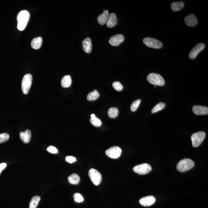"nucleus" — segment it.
Listing matches in <instances>:
<instances>
[{"mask_svg": "<svg viewBox=\"0 0 208 208\" xmlns=\"http://www.w3.org/2000/svg\"><path fill=\"white\" fill-rule=\"evenodd\" d=\"M165 106V104L164 103V102H159V103L156 104V105L153 108L151 112H152V113H156V112H159V111L162 110V109H164Z\"/></svg>", "mask_w": 208, "mask_h": 208, "instance_id": "obj_26", "label": "nucleus"}, {"mask_svg": "<svg viewBox=\"0 0 208 208\" xmlns=\"http://www.w3.org/2000/svg\"><path fill=\"white\" fill-rule=\"evenodd\" d=\"M74 199L75 202H77V203H81L84 201V198H83L81 194L76 193L74 194Z\"/></svg>", "mask_w": 208, "mask_h": 208, "instance_id": "obj_30", "label": "nucleus"}, {"mask_svg": "<svg viewBox=\"0 0 208 208\" xmlns=\"http://www.w3.org/2000/svg\"><path fill=\"white\" fill-rule=\"evenodd\" d=\"M82 46L84 52L87 53H90L92 49V42L91 39L89 37L85 38L82 42Z\"/></svg>", "mask_w": 208, "mask_h": 208, "instance_id": "obj_15", "label": "nucleus"}, {"mask_svg": "<svg viewBox=\"0 0 208 208\" xmlns=\"http://www.w3.org/2000/svg\"><path fill=\"white\" fill-rule=\"evenodd\" d=\"M91 118H93L95 117L96 116L95 115L92 114L91 115Z\"/></svg>", "mask_w": 208, "mask_h": 208, "instance_id": "obj_35", "label": "nucleus"}, {"mask_svg": "<svg viewBox=\"0 0 208 208\" xmlns=\"http://www.w3.org/2000/svg\"><path fill=\"white\" fill-rule=\"evenodd\" d=\"M99 96V93L96 90H94L93 91L91 92L87 95V98L88 101H91L95 100L98 99Z\"/></svg>", "mask_w": 208, "mask_h": 208, "instance_id": "obj_24", "label": "nucleus"}, {"mask_svg": "<svg viewBox=\"0 0 208 208\" xmlns=\"http://www.w3.org/2000/svg\"><path fill=\"white\" fill-rule=\"evenodd\" d=\"M80 177L76 173H73L68 177L69 182L73 185H77L80 182Z\"/></svg>", "mask_w": 208, "mask_h": 208, "instance_id": "obj_21", "label": "nucleus"}, {"mask_svg": "<svg viewBox=\"0 0 208 208\" xmlns=\"http://www.w3.org/2000/svg\"><path fill=\"white\" fill-rule=\"evenodd\" d=\"M109 15V12L108 10H105L103 13L99 15L98 17V22L101 25L106 24L107 20Z\"/></svg>", "mask_w": 208, "mask_h": 208, "instance_id": "obj_18", "label": "nucleus"}, {"mask_svg": "<svg viewBox=\"0 0 208 208\" xmlns=\"http://www.w3.org/2000/svg\"><path fill=\"white\" fill-rule=\"evenodd\" d=\"M205 48V45L203 43H199L197 44L191 51H190L189 56L190 59H194L197 57V55Z\"/></svg>", "mask_w": 208, "mask_h": 208, "instance_id": "obj_10", "label": "nucleus"}, {"mask_svg": "<svg viewBox=\"0 0 208 208\" xmlns=\"http://www.w3.org/2000/svg\"><path fill=\"white\" fill-rule=\"evenodd\" d=\"M66 161L68 163H72L76 162V159L75 157L73 156H67L66 157Z\"/></svg>", "mask_w": 208, "mask_h": 208, "instance_id": "obj_33", "label": "nucleus"}, {"mask_svg": "<svg viewBox=\"0 0 208 208\" xmlns=\"http://www.w3.org/2000/svg\"><path fill=\"white\" fill-rule=\"evenodd\" d=\"M206 135V133L202 131L193 134L191 136L193 147H199L204 140Z\"/></svg>", "mask_w": 208, "mask_h": 208, "instance_id": "obj_5", "label": "nucleus"}, {"mask_svg": "<svg viewBox=\"0 0 208 208\" xmlns=\"http://www.w3.org/2000/svg\"><path fill=\"white\" fill-rule=\"evenodd\" d=\"M117 24V19L115 14V13L109 14L106 23L107 26L109 28L113 27H115Z\"/></svg>", "mask_w": 208, "mask_h": 208, "instance_id": "obj_17", "label": "nucleus"}, {"mask_svg": "<svg viewBox=\"0 0 208 208\" xmlns=\"http://www.w3.org/2000/svg\"><path fill=\"white\" fill-rule=\"evenodd\" d=\"M124 39L123 35L118 34L115 35L111 37L109 40V44L114 46H117L123 43Z\"/></svg>", "mask_w": 208, "mask_h": 208, "instance_id": "obj_11", "label": "nucleus"}, {"mask_svg": "<svg viewBox=\"0 0 208 208\" xmlns=\"http://www.w3.org/2000/svg\"><path fill=\"white\" fill-rule=\"evenodd\" d=\"M19 136H20V140L24 143H29L31 139V131L30 130H27L25 131L21 132L19 134Z\"/></svg>", "mask_w": 208, "mask_h": 208, "instance_id": "obj_16", "label": "nucleus"}, {"mask_svg": "<svg viewBox=\"0 0 208 208\" xmlns=\"http://www.w3.org/2000/svg\"><path fill=\"white\" fill-rule=\"evenodd\" d=\"M194 113L197 115H206L208 114V108L200 105H195L192 108Z\"/></svg>", "mask_w": 208, "mask_h": 208, "instance_id": "obj_14", "label": "nucleus"}, {"mask_svg": "<svg viewBox=\"0 0 208 208\" xmlns=\"http://www.w3.org/2000/svg\"><path fill=\"white\" fill-rule=\"evenodd\" d=\"M9 138V134L7 133H2L0 134V143L6 142Z\"/></svg>", "mask_w": 208, "mask_h": 208, "instance_id": "obj_29", "label": "nucleus"}, {"mask_svg": "<svg viewBox=\"0 0 208 208\" xmlns=\"http://www.w3.org/2000/svg\"><path fill=\"white\" fill-rule=\"evenodd\" d=\"M47 150L49 152L55 154L57 153L58 152L57 149L55 147L52 146L49 147L47 148Z\"/></svg>", "mask_w": 208, "mask_h": 208, "instance_id": "obj_32", "label": "nucleus"}, {"mask_svg": "<svg viewBox=\"0 0 208 208\" xmlns=\"http://www.w3.org/2000/svg\"><path fill=\"white\" fill-rule=\"evenodd\" d=\"M72 80L71 77L69 75H66L62 79L61 81V85L65 88H68L71 85Z\"/></svg>", "mask_w": 208, "mask_h": 208, "instance_id": "obj_20", "label": "nucleus"}, {"mask_svg": "<svg viewBox=\"0 0 208 208\" xmlns=\"http://www.w3.org/2000/svg\"><path fill=\"white\" fill-rule=\"evenodd\" d=\"M113 87L115 90L118 91H122L123 89V86L119 81H115L113 83Z\"/></svg>", "mask_w": 208, "mask_h": 208, "instance_id": "obj_31", "label": "nucleus"}, {"mask_svg": "<svg viewBox=\"0 0 208 208\" xmlns=\"http://www.w3.org/2000/svg\"><path fill=\"white\" fill-rule=\"evenodd\" d=\"M143 42L146 46L154 49H160L163 47L161 42L151 37H146L143 39Z\"/></svg>", "mask_w": 208, "mask_h": 208, "instance_id": "obj_6", "label": "nucleus"}, {"mask_svg": "<svg viewBox=\"0 0 208 208\" xmlns=\"http://www.w3.org/2000/svg\"><path fill=\"white\" fill-rule=\"evenodd\" d=\"M30 16V14L27 11L23 10L19 12L17 16L18 30L20 31L24 30L27 26Z\"/></svg>", "mask_w": 208, "mask_h": 208, "instance_id": "obj_1", "label": "nucleus"}, {"mask_svg": "<svg viewBox=\"0 0 208 208\" xmlns=\"http://www.w3.org/2000/svg\"><path fill=\"white\" fill-rule=\"evenodd\" d=\"M88 174L91 181L94 185H99L102 181V176L98 170L94 169H90L89 171Z\"/></svg>", "mask_w": 208, "mask_h": 208, "instance_id": "obj_7", "label": "nucleus"}, {"mask_svg": "<svg viewBox=\"0 0 208 208\" xmlns=\"http://www.w3.org/2000/svg\"><path fill=\"white\" fill-rule=\"evenodd\" d=\"M33 77L30 74L25 75L22 80L21 88L22 91L24 95H27L30 91L32 83Z\"/></svg>", "mask_w": 208, "mask_h": 208, "instance_id": "obj_4", "label": "nucleus"}, {"mask_svg": "<svg viewBox=\"0 0 208 208\" xmlns=\"http://www.w3.org/2000/svg\"><path fill=\"white\" fill-rule=\"evenodd\" d=\"M41 200V197L38 196H35L33 197L30 200L29 208H37Z\"/></svg>", "mask_w": 208, "mask_h": 208, "instance_id": "obj_23", "label": "nucleus"}, {"mask_svg": "<svg viewBox=\"0 0 208 208\" xmlns=\"http://www.w3.org/2000/svg\"><path fill=\"white\" fill-rule=\"evenodd\" d=\"M43 43V39L41 37H36L32 40L31 43L32 48L38 49L41 48Z\"/></svg>", "mask_w": 208, "mask_h": 208, "instance_id": "obj_19", "label": "nucleus"}, {"mask_svg": "<svg viewBox=\"0 0 208 208\" xmlns=\"http://www.w3.org/2000/svg\"><path fill=\"white\" fill-rule=\"evenodd\" d=\"M141 102V101L140 99H138L134 101V102H132L131 106V107H130V109H131V110L132 111V112H135V111L137 110Z\"/></svg>", "mask_w": 208, "mask_h": 208, "instance_id": "obj_28", "label": "nucleus"}, {"mask_svg": "<svg viewBox=\"0 0 208 208\" xmlns=\"http://www.w3.org/2000/svg\"><path fill=\"white\" fill-rule=\"evenodd\" d=\"M152 169L150 165L148 163H144L134 166L133 170L135 173L143 175L150 172L152 170Z\"/></svg>", "mask_w": 208, "mask_h": 208, "instance_id": "obj_8", "label": "nucleus"}, {"mask_svg": "<svg viewBox=\"0 0 208 208\" xmlns=\"http://www.w3.org/2000/svg\"><path fill=\"white\" fill-rule=\"evenodd\" d=\"M147 80L151 84L155 86H163L165 84L164 79L157 73H150L147 77Z\"/></svg>", "mask_w": 208, "mask_h": 208, "instance_id": "obj_3", "label": "nucleus"}, {"mask_svg": "<svg viewBox=\"0 0 208 208\" xmlns=\"http://www.w3.org/2000/svg\"><path fill=\"white\" fill-rule=\"evenodd\" d=\"M184 3L181 1L178 2H173L172 3L171 8L173 11H178L181 10L184 8Z\"/></svg>", "mask_w": 208, "mask_h": 208, "instance_id": "obj_22", "label": "nucleus"}, {"mask_svg": "<svg viewBox=\"0 0 208 208\" xmlns=\"http://www.w3.org/2000/svg\"><path fill=\"white\" fill-rule=\"evenodd\" d=\"M156 199L154 197L148 196L141 198L139 200L140 204L142 206H152L155 203Z\"/></svg>", "mask_w": 208, "mask_h": 208, "instance_id": "obj_12", "label": "nucleus"}, {"mask_svg": "<svg viewBox=\"0 0 208 208\" xmlns=\"http://www.w3.org/2000/svg\"><path fill=\"white\" fill-rule=\"evenodd\" d=\"M6 166L7 164L5 163H3L0 164V174H1V172L6 167Z\"/></svg>", "mask_w": 208, "mask_h": 208, "instance_id": "obj_34", "label": "nucleus"}, {"mask_svg": "<svg viewBox=\"0 0 208 208\" xmlns=\"http://www.w3.org/2000/svg\"><path fill=\"white\" fill-rule=\"evenodd\" d=\"M121 152V149L117 146L112 147L106 151L107 156L113 159H117L120 157Z\"/></svg>", "mask_w": 208, "mask_h": 208, "instance_id": "obj_9", "label": "nucleus"}, {"mask_svg": "<svg viewBox=\"0 0 208 208\" xmlns=\"http://www.w3.org/2000/svg\"><path fill=\"white\" fill-rule=\"evenodd\" d=\"M108 113L109 117L112 118H114L118 116L119 111L117 108L112 107L109 109Z\"/></svg>", "mask_w": 208, "mask_h": 208, "instance_id": "obj_25", "label": "nucleus"}, {"mask_svg": "<svg viewBox=\"0 0 208 208\" xmlns=\"http://www.w3.org/2000/svg\"><path fill=\"white\" fill-rule=\"evenodd\" d=\"M195 163L193 161L189 159L180 160L177 165V170L181 172H187L194 167Z\"/></svg>", "mask_w": 208, "mask_h": 208, "instance_id": "obj_2", "label": "nucleus"}, {"mask_svg": "<svg viewBox=\"0 0 208 208\" xmlns=\"http://www.w3.org/2000/svg\"><path fill=\"white\" fill-rule=\"evenodd\" d=\"M91 124L96 127H99L102 124V121L98 118L95 117L90 120Z\"/></svg>", "mask_w": 208, "mask_h": 208, "instance_id": "obj_27", "label": "nucleus"}, {"mask_svg": "<svg viewBox=\"0 0 208 208\" xmlns=\"http://www.w3.org/2000/svg\"><path fill=\"white\" fill-rule=\"evenodd\" d=\"M186 24L189 27H194L197 24L198 20L196 16L193 14H190L184 19Z\"/></svg>", "mask_w": 208, "mask_h": 208, "instance_id": "obj_13", "label": "nucleus"}]
</instances>
